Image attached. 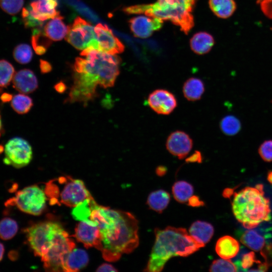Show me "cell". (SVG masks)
<instances>
[{
	"mask_svg": "<svg viewBox=\"0 0 272 272\" xmlns=\"http://www.w3.org/2000/svg\"><path fill=\"white\" fill-rule=\"evenodd\" d=\"M90 219L99 228L100 251L106 260L117 261L122 254L129 253L138 246V221L131 213L111 209L95 201Z\"/></svg>",
	"mask_w": 272,
	"mask_h": 272,
	"instance_id": "1",
	"label": "cell"
},
{
	"mask_svg": "<svg viewBox=\"0 0 272 272\" xmlns=\"http://www.w3.org/2000/svg\"><path fill=\"white\" fill-rule=\"evenodd\" d=\"M155 241L144 271L159 272L173 256L186 257L205 246L183 228L155 229Z\"/></svg>",
	"mask_w": 272,
	"mask_h": 272,
	"instance_id": "2",
	"label": "cell"
},
{
	"mask_svg": "<svg viewBox=\"0 0 272 272\" xmlns=\"http://www.w3.org/2000/svg\"><path fill=\"white\" fill-rule=\"evenodd\" d=\"M232 207L236 219L248 229L256 228L271 219L269 201L264 196L261 184L234 193Z\"/></svg>",
	"mask_w": 272,
	"mask_h": 272,
	"instance_id": "3",
	"label": "cell"
},
{
	"mask_svg": "<svg viewBox=\"0 0 272 272\" xmlns=\"http://www.w3.org/2000/svg\"><path fill=\"white\" fill-rule=\"evenodd\" d=\"M197 0H157L150 4H142L125 7L127 14H145L170 21L187 34L194 26L192 12Z\"/></svg>",
	"mask_w": 272,
	"mask_h": 272,
	"instance_id": "4",
	"label": "cell"
},
{
	"mask_svg": "<svg viewBox=\"0 0 272 272\" xmlns=\"http://www.w3.org/2000/svg\"><path fill=\"white\" fill-rule=\"evenodd\" d=\"M83 57H77L73 66L74 72L82 73L95 77L98 85L103 88L114 86L119 74L121 59L116 54H111L87 48L80 53Z\"/></svg>",
	"mask_w": 272,
	"mask_h": 272,
	"instance_id": "5",
	"label": "cell"
},
{
	"mask_svg": "<svg viewBox=\"0 0 272 272\" xmlns=\"http://www.w3.org/2000/svg\"><path fill=\"white\" fill-rule=\"evenodd\" d=\"M45 192L51 205L75 207L93 197L83 181L69 176H60L46 183Z\"/></svg>",
	"mask_w": 272,
	"mask_h": 272,
	"instance_id": "6",
	"label": "cell"
},
{
	"mask_svg": "<svg viewBox=\"0 0 272 272\" xmlns=\"http://www.w3.org/2000/svg\"><path fill=\"white\" fill-rule=\"evenodd\" d=\"M63 229L59 223L49 221L31 225L24 232L34 254L42 258L53 245Z\"/></svg>",
	"mask_w": 272,
	"mask_h": 272,
	"instance_id": "7",
	"label": "cell"
},
{
	"mask_svg": "<svg viewBox=\"0 0 272 272\" xmlns=\"http://www.w3.org/2000/svg\"><path fill=\"white\" fill-rule=\"evenodd\" d=\"M48 199L44 189L36 185L24 188L6 202V206H15L25 213L38 216L46 208Z\"/></svg>",
	"mask_w": 272,
	"mask_h": 272,
	"instance_id": "8",
	"label": "cell"
},
{
	"mask_svg": "<svg viewBox=\"0 0 272 272\" xmlns=\"http://www.w3.org/2000/svg\"><path fill=\"white\" fill-rule=\"evenodd\" d=\"M75 248V243L66 231L60 235L55 244L41 259L47 271H63L67 254Z\"/></svg>",
	"mask_w": 272,
	"mask_h": 272,
	"instance_id": "9",
	"label": "cell"
},
{
	"mask_svg": "<svg viewBox=\"0 0 272 272\" xmlns=\"http://www.w3.org/2000/svg\"><path fill=\"white\" fill-rule=\"evenodd\" d=\"M74 83L65 103L83 102L87 103L97 96V79L87 74L74 72Z\"/></svg>",
	"mask_w": 272,
	"mask_h": 272,
	"instance_id": "10",
	"label": "cell"
},
{
	"mask_svg": "<svg viewBox=\"0 0 272 272\" xmlns=\"http://www.w3.org/2000/svg\"><path fill=\"white\" fill-rule=\"evenodd\" d=\"M5 164L16 168L27 166L32 159V149L25 139L15 137L10 139L4 146Z\"/></svg>",
	"mask_w": 272,
	"mask_h": 272,
	"instance_id": "11",
	"label": "cell"
},
{
	"mask_svg": "<svg viewBox=\"0 0 272 272\" xmlns=\"http://www.w3.org/2000/svg\"><path fill=\"white\" fill-rule=\"evenodd\" d=\"M65 39L76 49L83 50L93 48L95 43L94 27L80 17H77L69 29Z\"/></svg>",
	"mask_w": 272,
	"mask_h": 272,
	"instance_id": "12",
	"label": "cell"
},
{
	"mask_svg": "<svg viewBox=\"0 0 272 272\" xmlns=\"http://www.w3.org/2000/svg\"><path fill=\"white\" fill-rule=\"evenodd\" d=\"M94 30L95 43L93 49L111 54L124 51V45L107 25L99 23L94 27Z\"/></svg>",
	"mask_w": 272,
	"mask_h": 272,
	"instance_id": "13",
	"label": "cell"
},
{
	"mask_svg": "<svg viewBox=\"0 0 272 272\" xmlns=\"http://www.w3.org/2000/svg\"><path fill=\"white\" fill-rule=\"evenodd\" d=\"M75 237L87 247H95L100 251L102 247L99 228L91 219L80 221L75 229Z\"/></svg>",
	"mask_w": 272,
	"mask_h": 272,
	"instance_id": "14",
	"label": "cell"
},
{
	"mask_svg": "<svg viewBox=\"0 0 272 272\" xmlns=\"http://www.w3.org/2000/svg\"><path fill=\"white\" fill-rule=\"evenodd\" d=\"M147 103L154 111L161 115L170 114L177 105L175 95L163 89H156L152 92L148 97Z\"/></svg>",
	"mask_w": 272,
	"mask_h": 272,
	"instance_id": "15",
	"label": "cell"
},
{
	"mask_svg": "<svg viewBox=\"0 0 272 272\" xmlns=\"http://www.w3.org/2000/svg\"><path fill=\"white\" fill-rule=\"evenodd\" d=\"M161 18L145 15L133 17L128 21L130 30L135 37L147 38L160 30L163 25Z\"/></svg>",
	"mask_w": 272,
	"mask_h": 272,
	"instance_id": "16",
	"label": "cell"
},
{
	"mask_svg": "<svg viewBox=\"0 0 272 272\" xmlns=\"http://www.w3.org/2000/svg\"><path fill=\"white\" fill-rule=\"evenodd\" d=\"M192 147V139L187 133L181 130H176L171 133L166 142L168 151L179 159L185 158Z\"/></svg>",
	"mask_w": 272,
	"mask_h": 272,
	"instance_id": "17",
	"label": "cell"
},
{
	"mask_svg": "<svg viewBox=\"0 0 272 272\" xmlns=\"http://www.w3.org/2000/svg\"><path fill=\"white\" fill-rule=\"evenodd\" d=\"M57 0H36L28 7L31 16L35 19L44 22L59 14L56 11Z\"/></svg>",
	"mask_w": 272,
	"mask_h": 272,
	"instance_id": "18",
	"label": "cell"
},
{
	"mask_svg": "<svg viewBox=\"0 0 272 272\" xmlns=\"http://www.w3.org/2000/svg\"><path fill=\"white\" fill-rule=\"evenodd\" d=\"M14 88L20 93L30 94L38 87L37 78L31 70L24 69L16 72L12 80Z\"/></svg>",
	"mask_w": 272,
	"mask_h": 272,
	"instance_id": "19",
	"label": "cell"
},
{
	"mask_svg": "<svg viewBox=\"0 0 272 272\" xmlns=\"http://www.w3.org/2000/svg\"><path fill=\"white\" fill-rule=\"evenodd\" d=\"M88 261L89 256L86 251L75 248L65 257L63 271H77L85 267Z\"/></svg>",
	"mask_w": 272,
	"mask_h": 272,
	"instance_id": "20",
	"label": "cell"
},
{
	"mask_svg": "<svg viewBox=\"0 0 272 272\" xmlns=\"http://www.w3.org/2000/svg\"><path fill=\"white\" fill-rule=\"evenodd\" d=\"M215 250L222 258L229 259L235 257L240 250L239 242L230 236L220 238L216 242Z\"/></svg>",
	"mask_w": 272,
	"mask_h": 272,
	"instance_id": "21",
	"label": "cell"
},
{
	"mask_svg": "<svg viewBox=\"0 0 272 272\" xmlns=\"http://www.w3.org/2000/svg\"><path fill=\"white\" fill-rule=\"evenodd\" d=\"M63 19V17L59 14L51 19L44 26V33L51 40H61L67 35L69 26L65 24Z\"/></svg>",
	"mask_w": 272,
	"mask_h": 272,
	"instance_id": "22",
	"label": "cell"
},
{
	"mask_svg": "<svg viewBox=\"0 0 272 272\" xmlns=\"http://www.w3.org/2000/svg\"><path fill=\"white\" fill-rule=\"evenodd\" d=\"M189 232L195 240L205 245L212 238L214 229L210 223L198 220L191 224Z\"/></svg>",
	"mask_w": 272,
	"mask_h": 272,
	"instance_id": "23",
	"label": "cell"
},
{
	"mask_svg": "<svg viewBox=\"0 0 272 272\" xmlns=\"http://www.w3.org/2000/svg\"><path fill=\"white\" fill-rule=\"evenodd\" d=\"M214 44L212 35L206 32H199L193 35L190 40L191 50L197 54L209 52Z\"/></svg>",
	"mask_w": 272,
	"mask_h": 272,
	"instance_id": "24",
	"label": "cell"
},
{
	"mask_svg": "<svg viewBox=\"0 0 272 272\" xmlns=\"http://www.w3.org/2000/svg\"><path fill=\"white\" fill-rule=\"evenodd\" d=\"M205 91V86L201 80L191 77L184 83L182 91L184 97L188 101H195L199 100Z\"/></svg>",
	"mask_w": 272,
	"mask_h": 272,
	"instance_id": "25",
	"label": "cell"
},
{
	"mask_svg": "<svg viewBox=\"0 0 272 272\" xmlns=\"http://www.w3.org/2000/svg\"><path fill=\"white\" fill-rule=\"evenodd\" d=\"M170 200V195L167 191L158 189L150 193L147 204L150 209L161 213L167 207Z\"/></svg>",
	"mask_w": 272,
	"mask_h": 272,
	"instance_id": "26",
	"label": "cell"
},
{
	"mask_svg": "<svg viewBox=\"0 0 272 272\" xmlns=\"http://www.w3.org/2000/svg\"><path fill=\"white\" fill-rule=\"evenodd\" d=\"M209 5L212 12L222 19L231 17L236 9L234 0H209Z\"/></svg>",
	"mask_w": 272,
	"mask_h": 272,
	"instance_id": "27",
	"label": "cell"
},
{
	"mask_svg": "<svg viewBox=\"0 0 272 272\" xmlns=\"http://www.w3.org/2000/svg\"><path fill=\"white\" fill-rule=\"evenodd\" d=\"M240 240L246 246L255 251H261L265 242L264 236L260 234V232L250 229L244 231L241 234Z\"/></svg>",
	"mask_w": 272,
	"mask_h": 272,
	"instance_id": "28",
	"label": "cell"
},
{
	"mask_svg": "<svg viewBox=\"0 0 272 272\" xmlns=\"http://www.w3.org/2000/svg\"><path fill=\"white\" fill-rule=\"evenodd\" d=\"M51 40L46 35L41 27L33 29L31 43L36 54L38 55L44 54L51 45Z\"/></svg>",
	"mask_w": 272,
	"mask_h": 272,
	"instance_id": "29",
	"label": "cell"
},
{
	"mask_svg": "<svg viewBox=\"0 0 272 272\" xmlns=\"http://www.w3.org/2000/svg\"><path fill=\"white\" fill-rule=\"evenodd\" d=\"M172 192L174 199L178 202L183 203L193 195V187L185 181H178L173 185Z\"/></svg>",
	"mask_w": 272,
	"mask_h": 272,
	"instance_id": "30",
	"label": "cell"
},
{
	"mask_svg": "<svg viewBox=\"0 0 272 272\" xmlns=\"http://www.w3.org/2000/svg\"><path fill=\"white\" fill-rule=\"evenodd\" d=\"M234 263L236 265L238 271H248L254 263L258 260L255 259V253L252 252H247L244 247H242L240 252L236 255Z\"/></svg>",
	"mask_w": 272,
	"mask_h": 272,
	"instance_id": "31",
	"label": "cell"
},
{
	"mask_svg": "<svg viewBox=\"0 0 272 272\" xmlns=\"http://www.w3.org/2000/svg\"><path fill=\"white\" fill-rule=\"evenodd\" d=\"M11 105L17 113L24 114L27 113L33 105L32 99L25 94H17L13 97Z\"/></svg>",
	"mask_w": 272,
	"mask_h": 272,
	"instance_id": "32",
	"label": "cell"
},
{
	"mask_svg": "<svg viewBox=\"0 0 272 272\" xmlns=\"http://www.w3.org/2000/svg\"><path fill=\"white\" fill-rule=\"evenodd\" d=\"M18 230L17 223L14 219L6 217L0 221V238L4 240L13 238Z\"/></svg>",
	"mask_w": 272,
	"mask_h": 272,
	"instance_id": "33",
	"label": "cell"
},
{
	"mask_svg": "<svg viewBox=\"0 0 272 272\" xmlns=\"http://www.w3.org/2000/svg\"><path fill=\"white\" fill-rule=\"evenodd\" d=\"M220 128L227 135L236 134L241 129L240 120L235 116L229 115L223 117L220 121Z\"/></svg>",
	"mask_w": 272,
	"mask_h": 272,
	"instance_id": "34",
	"label": "cell"
},
{
	"mask_svg": "<svg viewBox=\"0 0 272 272\" xmlns=\"http://www.w3.org/2000/svg\"><path fill=\"white\" fill-rule=\"evenodd\" d=\"M95 201L93 197L87 199L73 209L72 214L74 219L79 221L90 219L92 206Z\"/></svg>",
	"mask_w": 272,
	"mask_h": 272,
	"instance_id": "35",
	"label": "cell"
},
{
	"mask_svg": "<svg viewBox=\"0 0 272 272\" xmlns=\"http://www.w3.org/2000/svg\"><path fill=\"white\" fill-rule=\"evenodd\" d=\"M15 73L13 65L5 59L0 60V87H7Z\"/></svg>",
	"mask_w": 272,
	"mask_h": 272,
	"instance_id": "36",
	"label": "cell"
},
{
	"mask_svg": "<svg viewBox=\"0 0 272 272\" xmlns=\"http://www.w3.org/2000/svg\"><path fill=\"white\" fill-rule=\"evenodd\" d=\"M13 54L15 60L21 64H27L30 62L33 56L31 47L25 43L20 44L16 46Z\"/></svg>",
	"mask_w": 272,
	"mask_h": 272,
	"instance_id": "37",
	"label": "cell"
},
{
	"mask_svg": "<svg viewBox=\"0 0 272 272\" xmlns=\"http://www.w3.org/2000/svg\"><path fill=\"white\" fill-rule=\"evenodd\" d=\"M210 271L233 272L238 271L235 264L230 260L219 259L214 260L209 268Z\"/></svg>",
	"mask_w": 272,
	"mask_h": 272,
	"instance_id": "38",
	"label": "cell"
},
{
	"mask_svg": "<svg viewBox=\"0 0 272 272\" xmlns=\"http://www.w3.org/2000/svg\"><path fill=\"white\" fill-rule=\"evenodd\" d=\"M24 5V0H0V7L9 15L18 13Z\"/></svg>",
	"mask_w": 272,
	"mask_h": 272,
	"instance_id": "39",
	"label": "cell"
},
{
	"mask_svg": "<svg viewBox=\"0 0 272 272\" xmlns=\"http://www.w3.org/2000/svg\"><path fill=\"white\" fill-rule=\"evenodd\" d=\"M22 17L24 25L26 28L42 27L44 22L35 19L30 13L28 8H24L22 10Z\"/></svg>",
	"mask_w": 272,
	"mask_h": 272,
	"instance_id": "40",
	"label": "cell"
},
{
	"mask_svg": "<svg viewBox=\"0 0 272 272\" xmlns=\"http://www.w3.org/2000/svg\"><path fill=\"white\" fill-rule=\"evenodd\" d=\"M258 153L264 161L266 162L272 161V140L264 141L260 146Z\"/></svg>",
	"mask_w": 272,
	"mask_h": 272,
	"instance_id": "41",
	"label": "cell"
},
{
	"mask_svg": "<svg viewBox=\"0 0 272 272\" xmlns=\"http://www.w3.org/2000/svg\"><path fill=\"white\" fill-rule=\"evenodd\" d=\"M263 14L268 18L272 19V0H257Z\"/></svg>",
	"mask_w": 272,
	"mask_h": 272,
	"instance_id": "42",
	"label": "cell"
},
{
	"mask_svg": "<svg viewBox=\"0 0 272 272\" xmlns=\"http://www.w3.org/2000/svg\"><path fill=\"white\" fill-rule=\"evenodd\" d=\"M187 201V205L192 207H199L204 205V202L196 195H192Z\"/></svg>",
	"mask_w": 272,
	"mask_h": 272,
	"instance_id": "43",
	"label": "cell"
},
{
	"mask_svg": "<svg viewBox=\"0 0 272 272\" xmlns=\"http://www.w3.org/2000/svg\"><path fill=\"white\" fill-rule=\"evenodd\" d=\"M40 69L42 74H46L49 73L52 70V65L47 61L40 59Z\"/></svg>",
	"mask_w": 272,
	"mask_h": 272,
	"instance_id": "44",
	"label": "cell"
},
{
	"mask_svg": "<svg viewBox=\"0 0 272 272\" xmlns=\"http://www.w3.org/2000/svg\"><path fill=\"white\" fill-rule=\"evenodd\" d=\"M186 161L190 163H201L202 162V156L200 152L197 151L194 152L186 159Z\"/></svg>",
	"mask_w": 272,
	"mask_h": 272,
	"instance_id": "45",
	"label": "cell"
},
{
	"mask_svg": "<svg viewBox=\"0 0 272 272\" xmlns=\"http://www.w3.org/2000/svg\"><path fill=\"white\" fill-rule=\"evenodd\" d=\"M97 271H117V270L111 264L103 263L100 265L97 269Z\"/></svg>",
	"mask_w": 272,
	"mask_h": 272,
	"instance_id": "46",
	"label": "cell"
},
{
	"mask_svg": "<svg viewBox=\"0 0 272 272\" xmlns=\"http://www.w3.org/2000/svg\"><path fill=\"white\" fill-rule=\"evenodd\" d=\"M54 88L58 93H63L66 89V86L62 81H60L54 85Z\"/></svg>",
	"mask_w": 272,
	"mask_h": 272,
	"instance_id": "47",
	"label": "cell"
},
{
	"mask_svg": "<svg viewBox=\"0 0 272 272\" xmlns=\"http://www.w3.org/2000/svg\"><path fill=\"white\" fill-rule=\"evenodd\" d=\"M13 96H12V94L7 93H3L1 95V100L4 103L9 102L11 101L13 98Z\"/></svg>",
	"mask_w": 272,
	"mask_h": 272,
	"instance_id": "48",
	"label": "cell"
},
{
	"mask_svg": "<svg viewBox=\"0 0 272 272\" xmlns=\"http://www.w3.org/2000/svg\"><path fill=\"white\" fill-rule=\"evenodd\" d=\"M167 172V168L163 166H159L156 169V174L160 176H163Z\"/></svg>",
	"mask_w": 272,
	"mask_h": 272,
	"instance_id": "49",
	"label": "cell"
},
{
	"mask_svg": "<svg viewBox=\"0 0 272 272\" xmlns=\"http://www.w3.org/2000/svg\"><path fill=\"white\" fill-rule=\"evenodd\" d=\"M233 191L232 188H226L223 192V195L226 198H230L234 193Z\"/></svg>",
	"mask_w": 272,
	"mask_h": 272,
	"instance_id": "50",
	"label": "cell"
},
{
	"mask_svg": "<svg viewBox=\"0 0 272 272\" xmlns=\"http://www.w3.org/2000/svg\"><path fill=\"white\" fill-rule=\"evenodd\" d=\"M18 256V253L15 251H11L9 253V257L12 260H15L17 259Z\"/></svg>",
	"mask_w": 272,
	"mask_h": 272,
	"instance_id": "51",
	"label": "cell"
},
{
	"mask_svg": "<svg viewBox=\"0 0 272 272\" xmlns=\"http://www.w3.org/2000/svg\"><path fill=\"white\" fill-rule=\"evenodd\" d=\"M5 252L4 245L0 242V261L2 260Z\"/></svg>",
	"mask_w": 272,
	"mask_h": 272,
	"instance_id": "52",
	"label": "cell"
},
{
	"mask_svg": "<svg viewBox=\"0 0 272 272\" xmlns=\"http://www.w3.org/2000/svg\"><path fill=\"white\" fill-rule=\"evenodd\" d=\"M267 180L270 184H272V171H269L268 173Z\"/></svg>",
	"mask_w": 272,
	"mask_h": 272,
	"instance_id": "53",
	"label": "cell"
},
{
	"mask_svg": "<svg viewBox=\"0 0 272 272\" xmlns=\"http://www.w3.org/2000/svg\"><path fill=\"white\" fill-rule=\"evenodd\" d=\"M3 131V125H2V120H1V117L0 115V137L2 134Z\"/></svg>",
	"mask_w": 272,
	"mask_h": 272,
	"instance_id": "54",
	"label": "cell"
},
{
	"mask_svg": "<svg viewBox=\"0 0 272 272\" xmlns=\"http://www.w3.org/2000/svg\"><path fill=\"white\" fill-rule=\"evenodd\" d=\"M4 150V147L2 146H0V153L3 152Z\"/></svg>",
	"mask_w": 272,
	"mask_h": 272,
	"instance_id": "55",
	"label": "cell"
}]
</instances>
